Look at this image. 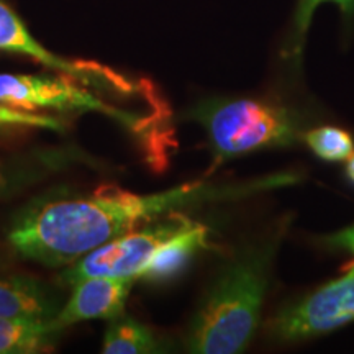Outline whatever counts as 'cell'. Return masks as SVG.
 <instances>
[{
    "label": "cell",
    "instance_id": "1",
    "mask_svg": "<svg viewBox=\"0 0 354 354\" xmlns=\"http://www.w3.org/2000/svg\"><path fill=\"white\" fill-rule=\"evenodd\" d=\"M292 180V174H276L233 187L192 183L148 196L118 187H102L91 197L53 202L33 212L12 230L10 243L24 258L35 263L73 264L105 243L171 212L212 198L259 192Z\"/></svg>",
    "mask_w": 354,
    "mask_h": 354
},
{
    "label": "cell",
    "instance_id": "2",
    "mask_svg": "<svg viewBox=\"0 0 354 354\" xmlns=\"http://www.w3.org/2000/svg\"><path fill=\"white\" fill-rule=\"evenodd\" d=\"M282 230L248 245L221 269L187 333L197 354L241 353L256 333Z\"/></svg>",
    "mask_w": 354,
    "mask_h": 354
},
{
    "label": "cell",
    "instance_id": "3",
    "mask_svg": "<svg viewBox=\"0 0 354 354\" xmlns=\"http://www.w3.org/2000/svg\"><path fill=\"white\" fill-rule=\"evenodd\" d=\"M209 228L179 212L148 221L84 256L61 274L68 286L86 277L166 279L207 246Z\"/></svg>",
    "mask_w": 354,
    "mask_h": 354
},
{
    "label": "cell",
    "instance_id": "4",
    "mask_svg": "<svg viewBox=\"0 0 354 354\" xmlns=\"http://www.w3.org/2000/svg\"><path fill=\"white\" fill-rule=\"evenodd\" d=\"M194 118L205 128L215 162L290 146L300 138L294 113L258 99H215L197 105Z\"/></svg>",
    "mask_w": 354,
    "mask_h": 354
},
{
    "label": "cell",
    "instance_id": "5",
    "mask_svg": "<svg viewBox=\"0 0 354 354\" xmlns=\"http://www.w3.org/2000/svg\"><path fill=\"white\" fill-rule=\"evenodd\" d=\"M351 322H354V271L282 308L271 322V335L281 342H300L328 335Z\"/></svg>",
    "mask_w": 354,
    "mask_h": 354
},
{
    "label": "cell",
    "instance_id": "6",
    "mask_svg": "<svg viewBox=\"0 0 354 354\" xmlns=\"http://www.w3.org/2000/svg\"><path fill=\"white\" fill-rule=\"evenodd\" d=\"M0 104L19 109L95 110L128 122L127 115L110 107L104 100L81 87L74 77L0 74Z\"/></svg>",
    "mask_w": 354,
    "mask_h": 354
},
{
    "label": "cell",
    "instance_id": "7",
    "mask_svg": "<svg viewBox=\"0 0 354 354\" xmlns=\"http://www.w3.org/2000/svg\"><path fill=\"white\" fill-rule=\"evenodd\" d=\"M0 50L33 57L38 63L56 69L57 73L66 74V76L74 77L86 86H91L99 79H104L118 91H130L131 88L130 84L123 81L113 71L92 63H74V61L64 59V57L48 51L41 43H38L32 37V33L28 32L20 17L3 0H0Z\"/></svg>",
    "mask_w": 354,
    "mask_h": 354
},
{
    "label": "cell",
    "instance_id": "8",
    "mask_svg": "<svg viewBox=\"0 0 354 354\" xmlns=\"http://www.w3.org/2000/svg\"><path fill=\"white\" fill-rule=\"evenodd\" d=\"M135 279L94 276L76 282L73 294L53 318V326L61 331L66 326L86 320H112L122 315Z\"/></svg>",
    "mask_w": 354,
    "mask_h": 354
},
{
    "label": "cell",
    "instance_id": "9",
    "mask_svg": "<svg viewBox=\"0 0 354 354\" xmlns=\"http://www.w3.org/2000/svg\"><path fill=\"white\" fill-rule=\"evenodd\" d=\"M59 312L44 287L26 276L0 277V318L2 320L50 323Z\"/></svg>",
    "mask_w": 354,
    "mask_h": 354
},
{
    "label": "cell",
    "instance_id": "10",
    "mask_svg": "<svg viewBox=\"0 0 354 354\" xmlns=\"http://www.w3.org/2000/svg\"><path fill=\"white\" fill-rule=\"evenodd\" d=\"M159 351L156 336L148 326L130 317L118 315L109 323L102 353L105 354H148Z\"/></svg>",
    "mask_w": 354,
    "mask_h": 354
},
{
    "label": "cell",
    "instance_id": "11",
    "mask_svg": "<svg viewBox=\"0 0 354 354\" xmlns=\"http://www.w3.org/2000/svg\"><path fill=\"white\" fill-rule=\"evenodd\" d=\"M59 333L53 323L2 320L0 318V354H28L43 351Z\"/></svg>",
    "mask_w": 354,
    "mask_h": 354
},
{
    "label": "cell",
    "instance_id": "12",
    "mask_svg": "<svg viewBox=\"0 0 354 354\" xmlns=\"http://www.w3.org/2000/svg\"><path fill=\"white\" fill-rule=\"evenodd\" d=\"M305 141L313 153L323 161L342 162L354 153V145L351 136L342 128L336 127H320L310 130L305 135Z\"/></svg>",
    "mask_w": 354,
    "mask_h": 354
},
{
    "label": "cell",
    "instance_id": "13",
    "mask_svg": "<svg viewBox=\"0 0 354 354\" xmlns=\"http://www.w3.org/2000/svg\"><path fill=\"white\" fill-rule=\"evenodd\" d=\"M323 2H333L339 7V10L344 13V17L354 15V0H299L297 10L294 15V32H292L290 41L286 46V55L290 59L297 61L304 50V41L307 37L310 21H312L313 12Z\"/></svg>",
    "mask_w": 354,
    "mask_h": 354
},
{
    "label": "cell",
    "instance_id": "14",
    "mask_svg": "<svg viewBox=\"0 0 354 354\" xmlns=\"http://www.w3.org/2000/svg\"><path fill=\"white\" fill-rule=\"evenodd\" d=\"M2 127H25L46 128V130H63V122L48 115L33 113L32 110H21L12 105L0 104V128Z\"/></svg>",
    "mask_w": 354,
    "mask_h": 354
},
{
    "label": "cell",
    "instance_id": "15",
    "mask_svg": "<svg viewBox=\"0 0 354 354\" xmlns=\"http://www.w3.org/2000/svg\"><path fill=\"white\" fill-rule=\"evenodd\" d=\"M328 241L331 246L343 248V250H348L349 253L354 256V225L346 230H343V232L333 234V236H330ZM351 271H354V266Z\"/></svg>",
    "mask_w": 354,
    "mask_h": 354
},
{
    "label": "cell",
    "instance_id": "16",
    "mask_svg": "<svg viewBox=\"0 0 354 354\" xmlns=\"http://www.w3.org/2000/svg\"><path fill=\"white\" fill-rule=\"evenodd\" d=\"M346 176H348V179L351 180V183L354 184V153L351 154V156L348 158V165H346Z\"/></svg>",
    "mask_w": 354,
    "mask_h": 354
}]
</instances>
